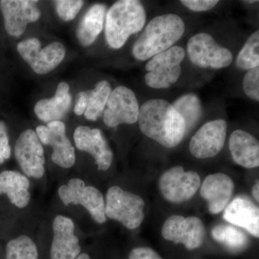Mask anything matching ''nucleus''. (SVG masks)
<instances>
[{"label": "nucleus", "mask_w": 259, "mask_h": 259, "mask_svg": "<svg viewBox=\"0 0 259 259\" xmlns=\"http://www.w3.org/2000/svg\"><path fill=\"white\" fill-rule=\"evenodd\" d=\"M138 122L143 134L167 148L178 146L187 132L183 117L162 99L144 102L140 107Z\"/></svg>", "instance_id": "1"}, {"label": "nucleus", "mask_w": 259, "mask_h": 259, "mask_svg": "<svg viewBox=\"0 0 259 259\" xmlns=\"http://www.w3.org/2000/svg\"><path fill=\"white\" fill-rule=\"evenodd\" d=\"M186 25L176 14L158 15L145 26L133 46L135 59L144 61L168 50L182 38Z\"/></svg>", "instance_id": "2"}, {"label": "nucleus", "mask_w": 259, "mask_h": 259, "mask_svg": "<svg viewBox=\"0 0 259 259\" xmlns=\"http://www.w3.org/2000/svg\"><path fill=\"white\" fill-rule=\"evenodd\" d=\"M146 22V10L141 2H116L105 16V38L109 47L121 49L131 35L144 29Z\"/></svg>", "instance_id": "3"}, {"label": "nucleus", "mask_w": 259, "mask_h": 259, "mask_svg": "<svg viewBox=\"0 0 259 259\" xmlns=\"http://www.w3.org/2000/svg\"><path fill=\"white\" fill-rule=\"evenodd\" d=\"M145 202L138 194L112 186L107 190L105 202L106 217L120 223L129 230L139 228L144 221Z\"/></svg>", "instance_id": "4"}, {"label": "nucleus", "mask_w": 259, "mask_h": 259, "mask_svg": "<svg viewBox=\"0 0 259 259\" xmlns=\"http://www.w3.org/2000/svg\"><path fill=\"white\" fill-rule=\"evenodd\" d=\"M185 56L183 48L174 46L153 56L146 65L148 71L145 75L146 84L149 88L161 90L169 88L177 83L182 74L181 64Z\"/></svg>", "instance_id": "5"}, {"label": "nucleus", "mask_w": 259, "mask_h": 259, "mask_svg": "<svg viewBox=\"0 0 259 259\" xmlns=\"http://www.w3.org/2000/svg\"><path fill=\"white\" fill-rule=\"evenodd\" d=\"M187 50L191 62L201 69H225L233 61L231 51L220 46L207 32H198L190 37Z\"/></svg>", "instance_id": "6"}, {"label": "nucleus", "mask_w": 259, "mask_h": 259, "mask_svg": "<svg viewBox=\"0 0 259 259\" xmlns=\"http://www.w3.org/2000/svg\"><path fill=\"white\" fill-rule=\"evenodd\" d=\"M17 51L35 74L45 75L57 68L66 56V48L60 42H53L41 49L37 37L19 42Z\"/></svg>", "instance_id": "7"}, {"label": "nucleus", "mask_w": 259, "mask_h": 259, "mask_svg": "<svg viewBox=\"0 0 259 259\" xmlns=\"http://www.w3.org/2000/svg\"><path fill=\"white\" fill-rule=\"evenodd\" d=\"M58 194L65 205H81L99 224L106 222L105 202L100 190L93 186H86L79 178L71 179L67 185H61Z\"/></svg>", "instance_id": "8"}, {"label": "nucleus", "mask_w": 259, "mask_h": 259, "mask_svg": "<svg viewBox=\"0 0 259 259\" xmlns=\"http://www.w3.org/2000/svg\"><path fill=\"white\" fill-rule=\"evenodd\" d=\"M201 185L196 171H186L181 166L172 167L162 174L158 187L163 198L171 203L180 204L193 197Z\"/></svg>", "instance_id": "9"}, {"label": "nucleus", "mask_w": 259, "mask_h": 259, "mask_svg": "<svg viewBox=\"0 0 259 259\" xmlns=\"http://www.w3.org/2000/svg\"><path fill=\"white\" fill-rule=\"evenodd\" d=\"M15 156L25 176L40 179L45 174L46 158L36 132L27 129L22 132L15 145Z\"/></svg>", "instance_id": "10"}, {"label": "nucleus", "mask_w": 259, "mask_h": 259, "mask_svg": "<svg viewBox=\"0 0 259 259\" xmlns=\"http://www.w3.org/2000/svg\"><path fill=\"white\" fill-rule=\"evenodd\" d=\"M161 235L166 241L176 244L181 243L187 249L192 250L199 248L203 243L205 228L198 218L171 215L163 223Z\"/></svg>", "instance_id": "11"}, {"label": "nucleus", "mask_w": 259, "mask_h": 259, "mask_svg": "<svg viewBox=\"0 0 259 259\" xmlns=\"http://www.w3.org/2000/svg\"><path fill=\"white\" fill-rule=\"evenodd\" d=\"M107 108L103 112V121L108 127H116L122 124H134L138 122L140 106L136 94L125 86H119L112 90Z\"/></svg>", "instance_id": "12"}, {"label": "nucleus", "mask_w": 259, "mask_h": 259, "mask_svg": "<svg viewBox=\"0 0 259 259\" xmlns=\"http://www.w3.org/2000/svg\"><path fill=\"white\" fill-rule=\"evenodd\" d=\"M36 134L41 144L51 146V160L63 168H69L76 162L75 148L67 137L66 125L62 121H54L47 125L36 127Z\"/></svg>", "instance_id": "13"}, {"label": "nucleus", "mask_w": 259, "mask_h": 259, "mask_svg": "<svg viewBox=\"0 0 259 259\" xmlns=\"http://www.w3.org/2000/svg\"><path fill=\"white\" fill-rule=\"evenodd\" d=\"M228 123L223 119L209 121L192 136L190 151L199 159L212 158L222 151L226 143Z\"/></svg>", "instance_id": "14"}, {"label": "nucleus", "mask_w": 259, "mask_h": 259, "mask_svg": "<svg viewBox=\"0 0 259 259\" xmlns=\"http://www.w3.org/2000/svg\"><path fill=\"white\" fill-rule=\"evenodd\" d=\"M37 1L32 0H2L0 10L4 19L5 28L8 35L20 37L29 24L40 18Z\"/></svg>", "instance_id": "15"}, {"label": "nucleus", "mask_w": 259, "mask_h": 259, "mask_svg": "<svg viewBox=\"0 0 259 259\" xmlns=\"http://www.w3.org/2000/svg\"><path fill=\"white\" fill-rule=\"evenodd\" d=\"M74 141L77 149L93 156L99 171H107L111 166L113 152L101 130L79 126L75 129Z\"/></svg>", "instance_id": "16"}, {"label": "nucleus", "mask_w": 259, "mask_h": 259, "mask_svg": "<svg viewBox=\"0 0 259 259\" xmlns=\"http://www.w3.org/2000/svg\"><path fill=\"white\" fill-rule=\"evenodd\" d=\"M81 250L72 220L61 214L56 216L53 221L51 259H75Z\"/></svg>", "instance_id": "17"}, {"label": "nucleus", "mask_w": 259, "mask_h": 259, "mask_svg": "<svg viewBox=\"0 0 259 259\" xmlns=\"http://www.w3.org/2000/svg\"><path fill=\"white\" fill-rule=\"evenodd\" d=\"M234 188V182L226 174H213L206 177L201 186L200 194L207 202L209 212L216 214L224 210Z\"/></svg>", "instance_id": "18"}, {"label": "nucleus", "mask_w": 259, "mask_h": 259, "mask_svg": "<svg viewBox=\"0 0 259 259\" xmlns=\"http://www.w3.org/2000/svg\"><path fill=\"white\" fill-rule=\"evenodd\" d=\"M223 217L226 222L243 228L252 236L258 238V207L247 196H238L233 199L225 208Z\"/></svg>", "instance_id": "19"}, {"label": "nucleus", "mask_w": 259, "mask_h": 259, "mask_svg": "<svg viewBox=\"0 0 259 259\" xmlns=\"http://www.w3.org/2000/svg\"><path fill=\"white\" fill-rule=\"evenodd\" d=\"M112 91L110 82L102 80L97 82L93 90L79 92L76 96L74 113L78 116L84 115L88 120H97L103 113Z\"/></svg>", "instance_id": "20"}, {"label": "nucleus", "mask_w": 259, "mask_h": 259, "mask_svg": "<svg viewBox=\"0 0 259 259\" xmlns=\"http://www.w3.org/2000/svg\"><path fill=\"white\" fill-rule=\"evenodd\" d=\"M69 91V83L63 81L58 84L55 95L52 98L39 100L34 107L37 118L46 123L61 121L72 103V97Z\"/></svg>", "instance_id": "21"}, {"label": "nucleus", "mask_w": 259, "mask_h": 259, "mask_svg": "<svg viewBox=\"0 0 259 259\" xmlns=\"http://www.w3.org/2000/svg\"><path fill=\"white\" fill-rule=\"evenodd\" d=\"M232 158L237 164L246 168L259 166V143L253 135L243 130H236L229 139Z\"/></svg>", "instance_id": "22"}, {"label": "nucleus", "mask_w": 259, "mask_h": 259, "mask_svg": "<svg viewBox=\"0 0 259 259\" xmlns=\"http://www.w3.org/2000/svg\"><path fill=\"white\" fill-rule=\"evenodd\" d=\"M30 187L28 177L20 172L5 170L0 173V195H6L18 208H25L30 203Z\"/></svg>", "instance_id": "23"}, {"label": "nucleus", "mask_w": 259, "mask_h": 259, "mask_svg": "<svg viewBox=\"0 0 259 259\" xmlns=\"http://www.w3.org/2000/svg\"><path fill=\"white\" fill-rule=\"evenodd\" d=\"M105 16L106 6L104 4L97 3L87 11L76 29V37L82 47H90L97 40L103 30Z\"/></svg>", "instance_id": "24"}, {"label": "nucleus", "mask_w": 259, "mask_h": 259, "mask_svg": "<svg viewBox=\"0 0 259 259\" xmlns=\"http://www.w3.org/2000/svg\"><path fill=\"white\" fill-rule=\"evenodd\" d=\"M213 239L232 252L242 251L248 246V238L241 230L228 224H218L211 231Z\"/></svg>", "instance_id": "25"}, {"label": "nucleus", "mask_w": 259, "mask_h": 259, "mask_svg": "<svg viewBox=\"0 0 259 259\" xmlns=\"http://www.w3.org/2000/svg\"><path fill=\"white\" fill-rule=\"evenodd\" d=\"M171 105L185 120L187 131L197 123L202 113L200 100L194 94L182 95Z\"/></svg>", "instance_id": "26"}, {"label": "nucleus", "mask_w": 259, "mask_h": 259, "mask_svg": "<svg viewBox=\"0 0 259 259\" xmlns=\"http://www.w3.org/2000/svg\"><path fill=\"white\" fill-rule=\"evenodd\" d=\"M5 254L7 259H38L36 244L25 235L10 240L7 243Z\"/></svg>", "instance_id": "27"}, {"label": "nucleus", "mask_w": 259, "mask_h": 259, "mask_svg": "<svg viewBox=\"0 0 259 259\" xmlns=\"http://www.w3.org/2000/svg\"><path fill=\"white\" fill-rule=\"evenodd\" d=\"M236 66L242 70H250L259 66V31L256 30L247 39L237 56Z\"/></svg>", "instance_id": "28"}, {"label": "nucleus", "mask_w": 259, "mask_h": 259, "mask_svg": "<svg viewBox=\"0 0 259 259\" xmlns=\"http://www.w3.org/2000/svg\"><path fill=\"white\" fill-rule=\"evenodd\" d=\"M56 13L64 21L74 20L82 8L84 2L81 0H58L54 1Z\"/></svg>", "instance_id": "29"}, {"label": "nucleus", "mask_w": 259, "mask_h": 259, "mask_svg": "<svg viewBox=\"0 0 259 259\" xmlns=\"http://www.w3.org/2000/svg\"><path fill=\"white\" fill-rule=\"evenodd\" d=\"M243 89L247 97L259 101V66L247 71L243 79Z\"/></svg>", "instance_id": "30"}, {"label": "nucleus", "mask_w": 259, "mask_h": 259, "mask_svg": "<svg viewBox=\"0 0 259 259\" xmlns=\"http://www.w3.org/2000/svg\"><path fill=\"white\" fill-rule=\"evenodd\" d=\"M11 153L8 127L4 121L0 120V165L10 159Z\"/></svg>", "instance_id": "31"}, {"label": "nucleus", "mask_w": 259, "mask_h": 259, "mask_svg": "<svg viewBox=\"0 0 259 259\" xmlns=\"http://www.w3.org/2000/svg\"><path fill=\"white\" fill-rule=\"evenodd\" d=\"M187 9L193 12H206L214 8L219 1L217 0H182L180 1Z\"/></svg>", "instance_id": "32"}, {"label": "nucleus", "mask_w": 259, "mask_h": 259, "mask_svg": "<svg viewBox=\"0 0 259 259\" xmlns=\"http://www.w3.org/2000/svg\"><path fill=\"white\" fill-rule=\"evenodd\" d=\"M128 259H163L152 248L138 247L131 250Z\"/></svg>", "instance_id": "33"}, {"label": "nucleus", "mask_w": 259, "mask_h": 259, "mask_svg": "<svg viewBox=\"0 0 259 259\" xmlns=\"http://www.w3.org/2000/svg\"><path fill=\"white\" fill-rule=\"evenodd\" d=\"M252 193H253V197H254L255 200L257 201V202H259V182L258 180H257L253 185V189H252Z\"/></svg>", "instance_id": "34"}, {"label": "nucleus", "mask_w": 259, "mask_h": 259, "mask_svg": "<svg viewBox=\"0 0 259 259\" xmlns=\"http://www.w3.org/2000/svg\"><path fill=\"white\" fill-rule=\"evenodd\" d=\"M75 259H90V257L88 253H80V254Z\"/></svg>", "instance_id": "35"}, {"label": "nucleus", "mask_w": 259, "mask_h": 259, "mask_svg": "<svg viewBox=\"0 0 259 259\" xmlns=\"http://www.w3.org/2000/svg\"><path fill=\"white\" fill-rule=\"evenodd\" d=\"M245 3H248V4H253V3H258V1H255V0H253V1H244Z\"/></svg>", "instance_id": "36"}]
</instances>
